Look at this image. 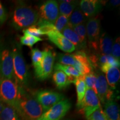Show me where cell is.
I'll return each mask as SVG.
<instances>
[{
    "mask_svg": "<svg viewBox=\"0 0 120 120\" xmlns=\"http://www.w3.org/2000/svg\"><path fill=\"white\" fill-rule=\"evenodd\" d=\"M106 79L109 87L115 91L116 90L118 83L120 81V72L119 68L111 67L106 73Z\"/></svg>",
    "mask_w": 120,
    "mask_h": 120,
    "instance_id": "18",
    "label": "cell"
},
{
    "mask_svg": "<svg viewBox=\"0 0 120 120\" xmlns=\"http://www.w3.org/2000/svg\"><path fill=\"white\" fill-rule=\"evenodd\" d=\"M0 80H1V77H0Z\"/></svg>",
    "mask_w": 120,
    "mask_h": 120,
    "instance_id": "41",
    "label": "cell"
},
{
    "mask_svg": "<svg viewBox=\"0 0 120 120\" xmlns=\"http://www.w3.org/2000/svg\"><path fill=\"white\" fill-rule=\"evenodd\" d=\"M68 18L63 15H58L57 19L54 23V26L57 31L61 32L63 29L68 26Z\"/></svg>",
    "mask_w": 120,
    "mask_h": 120,
    "instance_id": "32",
    "label": "cell"
},
{
    "mask_svg": "<svg viewBox=\"0 0 120 120\" xmlns=\"http://www.w3.org/2000/svg\"><path fill=\"white\" fill-rule=\"evenodd\" d=\"M4 105H5V104L0 100V113H1V112H2L3 109H4Z\"/></svg>",
    "mask_w": 120,
    "mask_h": 120,
    "instance_id": "39",
    "label": "cell"
},
{
    "mask_svg": "<svg viewBox=\"0 0 120 120\" xmlns=\"http://www.w3.org/2000/svg\"><path fill=\"white\" fill-rule=\"evenodd\" d=\"M60 33L62 34L72 44L74 45L77 51L84 50L79 36L72 28L69 26H67L66 27L64 28Z\"/></svg>",
    "mask_w": 120,
    "mask_h": 120,
    "instance_id": "19",
    "label": "cell"
},
{
    "mask_svg": "<svg viewBox=\"0 0 120 120\" xmlns=\"http://www.w3.org/2000/svg\"><path fill=\"white\" fill-rule=\"evenodd\" d=\"M53 69L55 71H61L65 73L68 76L69 80L70 81L71 83H74L77 78L80 76L79 72L73 66H71L63 65V64L57 63L54 65Z\"/></svg>",
    "mask_w": 120,
    "mask_h": 120,
    "instance_id": "21",
    "label": "cell"
},
{
    "mask_svg": "<svg viewBox=\"0 0 120 120\" xmlns=\"http://www.w3.org/2000/svg\"><path fill=\"white\" fill-rule=\"evenodd\" d=\"M71 120V119H66V120Z\"/></svg>",
    "mask_w": 120,
    "mask_h": 120,
    "instance_id": "40",
    "label": "cell"
},
{
    "mask_svg": "<svg viewBox=\"0 0 120 120\" xmlns=\"http://www.w3.org/2000/svg\"><path fill=\"white\" fill-rule=\"evenodd\" d=\"M87 19V18L83 15L79 6H77L68 19V26L73 28L77 25L85 23Z\"/></svg>",
    "mask_w": 120,
    "mask_h": 120,
    "instance_id": "20",
    "label": "cell"
},
{
    "mask_svg": "<svg viewBox=\"0 0 120 120\" xmlns=\"http://www.w3.org/2000/svg\"><path fill=\"white\" fill-rule=\"evenodd\" d=\"M22 32L24 34H29L36 37H40L45 34L36 25H33L26 29L22 30Z\"/></svg>",
    "mask_w": 120,
    "mask_h": 120,
    "instance_id": "35",
    "label": "cell"
},
{
    "mask_svg": "<svg viewBox=\"0 0 120 120\" xmlns=\"http://www.w3.org/2000/svg\"><path fill=\"white\" fill-rule=\"evenodd\" d=\"M79 8L86 17L92 18L96 16L102 10L101 1L98 0H82L79 2Z\"/></svg>",
    "mask_w": 120,
    "mask_h": 120,
    "instance_id": "15",
    "label": "cell"
},
{
    "mask_svg": "<svg viewBox=\"0 0 120 120\" xmlns=\"http://www.w3.org/2000/svg\"><path fill=\"white\" fill-rule=\"evenodd\" d=\"M13 56V77L19 86L27 87L30 81V73L21 49L19 46L12 49Z\"/></svg>",
    "mask_w": 120,
    "mask_h": 120,
    "instance_id": "3",
    "label": "cell"
},
{
    "mask_svg": "<svg viewBox=\"0 0 120 120\" xmlns=\"http://www.w3.org/2000/svg\"><path fill=\"white\" fill-rule=\"evenodd\" d=\"M46 35L49 41L62 51L71 53L76 50L74 45L72 44L62 34L56 30L48 32Z\"/></svg>",
    "mask_w": 120,
    "mask_h": 120,
    "instance_id": "13",
    "label": "cell"
},
{
    "mask_svg": "<svg viewBox=\"0 0 120 120\" xmlns=\"http://www.w3.org/2000/svg\"><path fill=\"white\" fill-rule=\"evenodd\" d=\"M78 6V2L73 1H60L58 6L60 15L69 18L76 7Z\"/></svg>",
    "mask_w": 120,
    "mask_h": 120,
    "instance_id": "23",
    "label": "cell"
},
{
    "mask_svg": "<svg viewBox=\"0 0 120 120\" xmlns=\"http://www.w3.org/2000/svg\"><path fill=\"white\" fill-rule=\"evenodd\" d=\"M111 55L117 60L120 58V37L116 38L113 45H112L111 49Z\"/></svg>",
    "mask_w": 120,
    "mask_h": 120,
    "instance_id": "36",
    "label": "cell"
},
{
    "mask_svg": "<svg viewBox=\"0 0 120 120\" xmlns=\"http://www.w3.org/2000/svg\"><path fill=\"white\" fill-rule=\"evenodd\" d=\"M38 13L39 19L54 24L59 15L58 2L54 0L46 1L40 7Z\"/></svg>",
    "mask_w": 120,
    "mask_h": 120,
    "instance_id": "11",
    "label": "cell"
},
{
    "mask_svg": "<svg viewBox=\"0 0 120 120\" xmlns=\"http://www.w3.org/2000/svg\"><path fill=\"white\" fill-rule=\"evenodd\" d=\"M35 25L38 27L45 34H46L50 31L56 30L54 24L41 19H38V21Z\"/></svg>",
    "mask_w": 120,
    "mask_h": 120,
    "instance_id": "31",
    "label": "cell"
},
{
    "mask_svg": "<svg viewBox=\"0 0 120 120\" xmlns=\"http://www.w3.org/2000/svg\"><path fill=\"white\" fill-rule=\"evenodd\" d=\"M71 108L70 101L64 98L45 112L37 120H61Z\"/></svg>",
    "mask_w": 120,
    "mask_h": 120,
    "instance_id": "9",
    "label": "cell"
},
{
    "mask_svg": "<svg viewBox=\"0 0 120 120\" xmlns=\"http://www.w3.org/2000/svg\"><path fill=\"white\" fill-rule=\"evenodd\" d=\"M52 79L57 88L60 90L65 89L71 84L68 76L61 71H55L52 76Z\"/></svg>",
    "mask_w": 120,
    "mask_h": 120,
    "instance_id": "22",
    "label": "cell"
},
{
    "mask_svg": "<svg viewBox=\"0 0 120 120\" xmlns=\"http://www.w3.org/2000/svg\"><path fill=\"white\" fill-rule=\"evenodd\" d=\"M33 96L41 105L43 113L64 99V96L61 93L48 90H38L33 94Z\"/></svg>",
    "mask_w": 120,
    "mask_h": 120,
    "instance_id": "6",
    "label": "cell"
},
{
    "mask_svg": "<svg viewBox=\"0 0 120 120\" xmlns=\"http://www.w3.org/2000/svg\"><path fill=\"white\" fill-rule=\"evenodd\" d=\"M75 59L73 67L81 76H85L93 71V68L88 60L87 54L84 50L77 51L73 54Z\"/></svg>",
    "mask_w": 120,
    "mask_h": 120,
    "instance_id": "12",
    "label": "cell"
},
{
    "mask_svg": "<svg viewBox=\"0 0 120 120\" xmlns=\"http://www.w3.org/2000/svg\"><path fill=\"white\" fill-rule=\"evenodd\" d=\"M0 77L1 79H14L13 51L6 47L0 49Z\"/></svg>",
    "mask_w": 120,
    "mask_h": 120,
    "instance_id": "8",
    "label": "cell"
},
{
    "mask_svg": "<svg viewBox=\"0 0 120 120\" xmlns=\"http://www.w3.org/2000/svg\"><path fill=\"white\" fill-rule=\"evenodd\" d=\"M45 55V49L42 51L40 50L37 48H34V49H31V60H32V64L33 66L34 67V68L37 67L40 64V63L41 62V61L44 58Z\"/></svg>",
    "mask_w": 120,
    "mask_h": 120,
    "instance_id": "27",
    "label": "cell"
},
{
    "mask_svg": "<svg viewBox=\"0 0 120 120\" xmlns=\"http://www.w3.org/2000/svg\"><path fill=\"white\" fill-rule=\"evenodd\" d=\"M45 51L44 58L38 66L34 68L36 77L40 81L45 80L50 77L56 55L53 49L49 47H46Z\"/></svg>",
    "mask_w": 120,
    "mask_h": 120,
    "instance_id": "5",
    "label": "cell"
},
{
    "mask_svg": "<svg viewBox=\"0 0 120 120\" xmlns=\"http://www.w3.org/2000/svg\"><path fill=\"white\" fill-rule=\"evenodd\" d=\"M100 19L98 17L90 18L86 24L87 38L88 45L97 42L100 36Z\"/></svg>",
    "mask_w": 120,
    "mask_h": 120,
    "instance_id": "14",
    "label": "cell"
},
{
    "mask_svg": "<svg viewBox=\"0 0 120 120\" xmlns=\"http://www.w3.org/2000/svg\"><path fill=\"white\" fill-rule=\"evenodd\" d=\"M86 119L87 120H107L101 107L94 111Z\"/></svg>",
    "mask_w": 120,
    "mask_h": 120,
    "instance_id": "34",
    "label": "cell"
},
{
    "mask_svg": "<svg viewBox=\"0 0 120 120\" xmlns=\"http://www.w3.org/2000/svg\"><path fill=\"white\" fill-rule=\"evenodd\" d=\"M21 87L15 79H1L0 80V100L5 105L14 107L20 96Z\"/></svg>",
    "mask_w": 120,
    "mask_h": 120,
    "instance_id": "4",
    "label": "cell"
},
{
    "mask_svg": "<svg viewBox=\"0 0 120 120\" xmlns=\"http://www.w3.org/2000/svg\"><path fill=\"white\" fill-rule=\"evenodd\" d=\"M79 112L86 118L94 111L101 107L100 101L96 93L93 89L87 88L82 101L76 105Z\"/></svg>",
    "mask_w": 120,
    "mask_h": 120,
    "instance_id": "7",
    "label": "cell"
},
{
    "mask_svg": "<svg viewBox=\"0 0 120 120\" xmlns=\"http://www.w3.org/2000/svg\"><path fill=\"white\" fill-rule=\"evenodd\" d=\"M84 80H85L87 89L91 88V89H93L94 91L96 82L97 80V76L96 73L92 71L89 74L85 76Z\"/></svg>",
    "mask_w": 120,
    "mask_h": 120,
    "instance_id": "33",
    "label": "cell"
},
{
    "mask_svg": "<svg viewBox=\"0 0 120 120\" xmlns=\"http://www.w3.org/2000/svg\"><path fill=\"white\" fill-rule=\"evenodd\" d=\"M43 41L40 37H36L29 34H24L20 37V42L22 45L27 46L30 48L34 46V45L39 41Z\"/></svg>",
    "mask_w": 120,
    "mask_h": 120,
    "instance_id": "28",
    "label": "cell"
},
{
    "mask_svg": "<svg viewBox=\"0 0 120 120\" xmlns=\"http://www.w3.org/2000/svg\"><path fill=\"white\" fill-rule=\"evenodd\" d=\"M109 4L112 7H116L119 6L120 1V0H111L109 1Z\"/></svg>",
    "mask_w": 120,
    "mask_h": 120,
    "instance_id": "38",
    "label": "cell"
},
{
    "mask_svg": "<svg viewBox=\"0 0 120 120\" xmlns=\"http://www.w3.org/2000/svg\"><path fill=\"white\" fill-rule=\"evenodd\" d=\"M103 112L107 120H120L119 106L113 100L105 103Z\"/></svg>",
    "mask_w": 120,
    "mask_h": 120,
    "instance_id": "17",
    "label": "cell"
},
{
    "mask_svg": "<svg viewBox=\"0 0 120 120\" xmlns=\"http://www.w3.org/2000/svg\"><path fill=\"white\" fill-rule=\"evenodd\" d=\"M7 15L5 8L2 5V3L0 2V23H4L6 21Z\"/></svg>",
    "mask_w": 120,
    "mask_h": 120,
    "instance_id": "37",
    "label": "cell"
},
{
    "mask_svg": "<svg viewBox=\"0 0 120 120\" xmlns=\"http://www.w3.org/2000/svg\"><path fill=\"white\" fill-rule=\"evenodd\" d=\"M113 40L107 33L100 34V38L96 44V53L105 55H111V49Z\"/></svg>",
    "mask_w": 120,
    "mask_h": 120,
    "instance_id": "16",
    "label": "cell"
},
{
    "mask_svg": "<svg viewBox=\"0 0 120 120\" xmlns=\"http://www.w3.org/2000/svg\"><path fill=\"white\" fill-rule=\"evenodd\" d=\"M84 77L85 76H79L74 83L76 86V92H77V105L79 104L82 101L86 91L87 88L84 80Z\"/></svg>",
    "mask_w": 120,
    "mask_h": 120,
    "instance_id": "24",
    "label": "cell"
},
{
    "mask_svg": "<svg viewBox=\"0 0 120 120\" xmlns=\"http://www.w3.org/2000/svg\"><path fill=\"white\" fill-rule=\"evenodd\" d=\"M73 30L77 34L83 49H86L87 47V34L86 30V23H83L77 25L73 27Z\"/></svg>",
    "mask_w": 120,
    "mask_h": 120,
    "instance_id": "26",
    "label": "cell"
},
{
    "mask_svg": "<svg viewBox=\"0 0 120 120\" xmlns=\"http://www.w3.org/2000/svg\"><path fill=\"white\" fill-rule=\"evenodd\" d=\"M57 61L58 64L63 65L73 66L75 64V59L73 54L59 53L57 56Z\"/></svg>",
    "mask_w": 120,
    "mask_h": 120,
    "instance_id": "29",
    "label": "cell"
},
{
    "mask_svg": "<svg viewBox=\"0 0 120 120\" xmlns=\"http://www.w3.org/2000/svg\"><path fill=\"white\" fill-rule=\"evenodd\" d=\"M0 120H21L14 108L5 105L0 113Z\"/></svg>",
    "mask_w": 120,
    "mask_h": 120,
    "instance_id": "25",
    "label": "cell"
},
{
    "mask_svg": "<svg viewBox=\"0 0 120 120\" xmlns=\"http://www.w3.org/2000/svg\"><path fill=\"white\" fill-rule=\"evenodd\" d=\"M13 108L21 120H37L43 113L41 105L34 96L30 94L22 87L20 96Z\"/></svg>",
    "mask_w": 120,
    "mask_h": 120,
    "instance_id": "1",
    "label": "cell"
},
{
    "mask_svg": "<svg viewBox=\"0 0 120 120\" xmlns=\"http://www.w3.org/2000/svg\"><path fill=\"white\" fill-rule=\"evenodd\" d=\"M38 19V11L36 9L25 4H19L13 11L12 24L17 30H23L35 25Z\"/></svg>",
    "mask_w": 120,
    "mask_h": 120,
    "instance_id": "2",
    "label": "cell"
},
{
    "mask_svg": "<svg viewBox=\"0 0 120 120\" xmlns=\"http://www.w3.org/2000/svg\"><path fill=\"white\" fill-rule=\"evenodd\" d=\"M97 80L94 91L98 96L99 100L104 105L107 101L113 100L115 94L113 90L111 89L108 85L105 75L102 72L97 71L96 73Z\"/></svg>",
    "mask_w": 120,
    "mask_h": 120,
    "instance_id": "10",
    "label": "cell"
},
{
    "mask_svg": "<svg viewBox=\"0 0 120 120\" xmlns=\"http://www.w3.org/2000/svg\"><path fill=\"white\" fill-rule=\"evenodd\" d=\"M120 60H117L112 55H107V61L106 64L100 67V70L103 73H106L111 67H120Z\"/></svg>",
    "mask_w": 120,
    "mask_h": 120,
    "instance_id": "30",
    "label": "cell"
}]
</instances>
